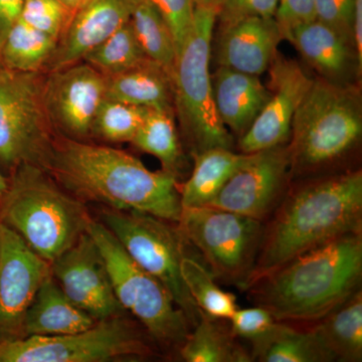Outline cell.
I'll use <instances>...</instances> for the list:
<instances>
[{
	"label": "cell",
	"instance_id": "obj_1",
	"mask_svg": "<svg viewBox=\"0 0 362 362\" xmlns=\"http://www.w3.org/2000/svg\"><path fill=\"white\" fill-rule=\"evenodd\" d=\"M44 169L81 202L141 211L170 223L180 220L177 178L150 170L124 150L58 135Z\"/></svg>",
	"mask_w": 362,
	"mask_h": 362
},
{
	"label": "cell",
	"instance_id": "obj_2",
	"mask_svg": "<svg viewBox=\"0 0 362 362\" xmlns=\"http://www.w3.org/2000/svg\"><path fill=\"white\" fill-rule=\"evenodd\" d=\"M264 226L246 289L303 252L362 233V173L351 170L305 182L284 194Z\"/></svg>",
	"mask_w": 362,
	"mask_h": 362
},
{
	"label": "cell",
	"instance_id": "obj_3",
	"mask_svg": "<svg viewBox=\"0 0 362 362\" xmlns=\"http://www.w3.org/2000/svg\"><path fill=\"white\" fill-rule=\"evenodd\" d=\"M362 233L295 257L247 288L279 322L313 324L361 290Z\"/></svg>",
	"mask_w": 362,
	"mask_h": 362
},
{
	"label": "cell",
	"instance_id": "obj_4",
	"mask_svg": "<svg viewBox=\"0 0 362 362\" xmlns=\"http://www.w3.org/2000/svg\"><path fill=\"white\" fill-rule=\"evenodd\" d=\"M7 180L0 199V223L49 264L89 230L93 221L84 202L69 194L45 169L23 164Z\"/></svg>",
	"mask_w": 362,
	"mask_h": 362
},
{
	"label": "cell",
	"instance_id": "obj_5",
	"mask_svg": "<svg viewBox=\"0 0 362 362\" xmlns=\"http://www.w3.org/2000/svg\"><path fill=\"white\" fill-rule=\"evenodd\" d=\"M362 134L358 92L346 84L319 77L293 118L290 177L312 173L341 158Z\"/></svg>",
	"mask_w": 362,
	"mask_h": 362
},
{
	"label": "cell",
	"instance_id": "obj_6",
	"mask_svg": "<svg viewBox=\"0 0 362 362\" xmlns=\"http://www.w3.org/2000/svg\"><path fill=\"white\" fill-rule=\"evenodd\" d=\"M216 20L218 11L195 7L194 25L173 68L175 113L192 156L216 147L233 149V136L216 111L209 71Z\"/></svg>",
	"mask_w": 362,
	"mask_h": 362
},
{
	"label": "cell",
	"instance_id": "obj_7",
	"mask_svg": "<svg viewBox=\"0 0 362 362\" xmlns=\"http://www.w3.org/2000/svg\"><path fill=\"white\" fill-rule=\"evenodd\" d=\"M88 230L103 256L124 310L139 320L154 341L180 349L192 326L165 286L138 265L103 223L92 221Z\"/></svg>",
	"mask_w": 362,
	"mask_h": 362
},
{
	"label": "cell",
	"instance_id": "obj_8",
	"mask_svg": "<svg viewBox=\"0 0 362 362\" xmlns=\"http://www.w3.org/2000/svg\"><path fill=\"white\" fill-rule=\"evenodd\" d=\"M44 71L0 69V170L23 164L44 169L58 133L45 103Z\"/></svg>",
	"mask_w": 362,
	"mask_h": 362
},
{
	"label": "cell",
	"instance_id": "obj_9",
	"mask_svg": "<svg viewBox=\"0 0 362 362\" xmlns=\"http://www.w3.org/2000/svg\"><path fill=\"white\" fill-rule=\"evenodd\" d=\"M177 228L216 280L246 289L256 265L263 221L214 206L182 209Z\"/></svg>",
	"mask_w": 362,
	"mask_h": 362
},
{
	"label": "cell",
	"instance_id": "obj_10",
	"mask_svg": "<svg viewBox=\"0 0 362 362\" xmlns=\"http://www.w3.org/2000/svg\"><path fill=\"white\" fill-rule=\"evenodd\" d=\"M102 223L131 258L165 286L194 327L202 311L192 301L181 276L187 240L178 228H173L170 221L136 211L108 209L102 214Z\"/></svg>",
	"mask_w": 362,
	"mask_h": 362
},
{
	"label": "cell",
	"instance_id": "obj_11",
	"mask_svg": "<svg viewBox=\"0 0 362 362\" xmlns=\"http://www.w3.org/2000/svg\"><path fill=\"white\" fill-rule=\"evenodd\" d=\"M153 354L141 331L121 315L73 334L0 341V362H103Z\"/></svg>",
	"mask_w": 362,
	"mask_h": 362
},
{
	"label": "cell",
	"instance_id": "obj_12",
	"mask_svg": "<svg viewBox=\"0 0 362 362\" xmlns=\"http://www.w3.org/2000/svg\"><path fill=\"white\" fill-rule=\"evenodd\" d=\"M51 264L0 223V341L23 338V321Z\"/></svg>",
	"mask_w": 362,
	"mask_h": 362
},
{
	"label": "cell",
	"instance_id": "obj_13",
	"mask_svg": "<svg viewBox=\"0 0 362 362\" xmlns=\"http://www.w3.org/2000/svg\"><path fill=\"white\" fill-rule=\"evenodd\" d=\"M290 178L288 145L249 154L209 206L265 221L284 197Z\"/></svg>",
	"mask_w": 362,
	"mask_h": 362
},
{
	"label": "cell",
	"instance_id": "obj_14",
	"mask_svg": "<svg viewBox=\"0 0 362 362\" xmlns=\"http://www.w3.org/2000/svg\"><path fill=\"white\" fill-rule=\"evenodd\" d=\"M106 84V77L83 61L47 74L45 108L58 135L82 141L90 138Z\"/></svg>",
	"mask_w": 362,
	"mask_h": 362
},
{
	"label": "cell",
	"instance_id": "obj_15",
	"mask_svg": "<svg viewBox=\"0 0 362 362\" xmlns=\"http://www.w3.org/2000/svg\"><path fill=\"white\" fill-rule=\"evenodd\" d=\"M52 275L76 306L100 321L124 310L108 269L89 230L51 263Z\"/></svg>",
	"mask_w": 362,
	"mask_h": 362
},
{
	"label": "cell",
	"instance_id": "obj_16",
	"mask_svg": "<svg viewBox=\"0 0 362 362\" xmlns=\"http://www.w3.org/2000/svg\"><path fill=\"white\" fill-rule=\"evenodd\" d=\"M268 70L270 96L251 127L239 138L240 153L286 144L291 134L293 118L314 80L297 62L278 54Z\"/></svg>",
	"mask_w": 362,
	"mask_h": 362
},
{
	"label": "cell",
	"instance_id": "obj_17",
	"mask_svg": "<svg viewBox=\"0 0 362 362\" xmlns=\"http://www.w3.org/2000/svg\"><path fill=\"white\" fill-rule=\"evenodd\" d=\"M138 2L139 0H89L74 14L44 73L62 70L82 61L87 52L130 21Z\"/></svg>",
	"mask_w": 362,
	"mask_h": 362
},
{
	"label": "cell",
	"instance_id": "obj_18",
	"mask_svg": "<svg viewBox=\"0 0 362 362\" xmlns=\"http://www.w3.org/2000/svg\"><path fill=\"white\" fill-rule=\"evenodd\" d=\"M282 40L275 18L251 16L221 23L216 59L223 68L259 76L270 68Z\"/></svg>",
	"mask_w": 362,
	"mask_h": 362
},
{
	"label": "cell",
	"instance_id": "obj_19",
	"mask_svg": "<svg viewBox=\"0 0 362 362\" xmlns=\"http://www.w3.org/2000/svg\"><path fill=\"white\" fill-rule=\"evenodd\" d=\"M211 83L214 104L221 122L240 138L265 106L270 90L259 76L223 66L211 76Z\"/></svg>",
	"mask_w": 362,
	"mask_h": 362
},
{
	"label": "cell",
	"instance_id": "obj_20",
	"mask_svg": "<svg viewBox=\"0 0 362 362\" xmlns=\"http://www.w3.org/2000/svg\"><path fill=\"white\" fill-rule=\"evenodd\" d=\"M288 40L296 47L305 61L330 82L345 84L357 64L354 45L319 21L298 25Z\"/></svg>",
	"mask_w": 362,
	"mask_h": 362
},
{
	"label": "cell",
	"instance_id": "obj_21",
	"mask_svg": "<svg viewBox=\"0 0 362 362\" xmlns=\"http://www.w3.org/2000/svg\"><path fill=\"white\" fill-rule=\"evenodd\" d=\"M97 320L66 296L52 275L40 286L23 321V337L73 334L93 327Z\"/></svg>",
	"mask_w": 362,
	"mask_h": 362
},
{
	"label": "cell",
	"instance_id": "obj_22",
	"mask_svg": "<svg viewBox=\"0 0 362 362\" xmlns=\"http://www.w3.org/2000/svg\"><path fill=\"white\" fill-rule=\"evenodd\" d=\"M106 78L107 99L175 115L173 76L156 62L146 59L130 70Z\"/></svg>",
	"mask_w": 362,
	"mask_h": 362
},
{
	"label": "cell",
	"instance_id": "obj_23",
	"mask_svg": "<svg viewBox=\"0 0 362 362\" xmlns=\"http://www.w3.org/2000/svg\"><path fill=\"white\" fill-rule=\"evenodd\" d=\"M249 154L216 147L192 156L194 169L180 187L182 209L209 206L233 173L246 162Z\"/></svg>",
	"mask_w": 362,
	"mask_h": 362
},
{
	"label": "cell",
	"instance_id": "obj_24",
	"mask_svg": "<svg viewBox=\"0 0 362 362\" xmlns=\"http://www.w3.org/2000/svg\"><path fill=\"white\" fill-rule=\"evenodd\" d=\"M311 329L333 361H362V293L352 295Z\"/></svg>",
	"mask_w": 362,
	"mask_h": 362
},
{
	"label": "cell",
	"instance_id": "obj_25",
	"mask_svg": "<svg viewBox=\"0 0 362 362\" xmlns=\"http://www.w3.org/2000/svg\"><path fill=\"white\" fill-rule=\"evenodd\" d=\"M237 339L221 319L201 312L199 321L180 346V356L187 362L252 361L251 352Z\"/></svg>",
	"mask_w": 362,
	"mask_h": 362
},
{
	"label": "cell",
	"instance_id": "obj_26",
	"mask_svg": "<svg viewBox=\"0 0 362 362\" xmlns=\"http://www.w3.org/2000/svg\"><path fill=\"white\" fill-rule=\"evenodd\" d=\"M175 119V114L170 112L147 109L131 143L140 151L156 157L162 170L177 178L185 166V154Z\"/></svg>",
	"mask_w": 362,
	"mask_h": 362
},
{
	"label": "cell",
	"instance_id": "obj_27",
	"mask_svg": "<svg viewBox=\"0 0 362 362\" xmlns=\"http://www.w3.org/2000/svg\"><path fill=\"white\" fill-rule=\"evenodd\" d=\"M58 40L18 20L0 47L2 66L18 71H44Z\"/></svg>",
	"mask_w": 362,
	"mask_h": 362
},
{
	"label": "cell",
	"instance_id": "obj_28",
	"mask_svg": "<svg viewBox=\"0 0 362 362\" xmlns=\"http://www.w3.org/2000/svg\"><path fill=\"white\" fill-rule=\"evenodd\" d=\"M130 23L147 58L173 76L176 52L168 23L150 0H139L131 14Z\"/></svg>",
	"mask_w": 362,
	"mask_h": 362
},
{
	"label": "cell",
	"instance_id": "obj_29",
	"mask_svg": "<svg viewBox=\"0 0 362 362\" xmlns=\"http://www.w3.org/2000/svg\"><path fill=\"white\" fill-rule=\"evenodd\" d=\"M181 276L192 301L206 315L228 320L238 309L237 298L221 289L204 263L185 255L181 261Z\"/></svg>",
	"mask_w": 362,
	"mask_h": 362
},
{
	"label": "cell",
	"instance_id": "obj_30",
	"mask_svg": "<svg viewBox=\"0 0 362 362\" xmlns=\"http://www.w3.org/2000/svg\"><path fill=\"white\" fill-rule=\"evenodd\" d=\"M255 361L262 362H331L311 328L300 329L293 324L281 322Z\"/></svg>",
	"mask_w": 362,
	"mask_h": 362
},
{
	"label": "cell",
	"instance_id": "obj_31",
	"mask_svg": "<svg viewBox=\"0 0 362 362\" xmlns=\"http://www.w3.org/2000/svg\"><path fill=\"white\" fill-rule=\"evenodd\" d=\"M147 58L136 39L130 21L85 54L82 61L105 77H112L144 63Z\"/></svg>",
	"mask_w": 362,
	"mask_h": 362
},
{
	"label": "cell",
	"instance_id": "obj_32",
	"mask_svg": "<svg viewBox=\"0 0 362 362\" xmlns=\"http://www.w3.org/2000/svg\"><path fill=\"white\" fill-rule=\"evenodd\" d=\"M147 109L105 98L93 121L90 137L109 143L131 142Z\"/></svg>",
	"mask_w": 362,
	"mask_h": 362
},
{
	"label": "cell",
	"instance_id": "obj_33",
	"mask_svg": "<svg viewBox=\"0 0 362 362\" xmlns=\"http://www.w3.org/2000/svg\"><path fill=\"white\" fill-rule=\"evenodd\" d=\"M233 337L246 340L252 346V361L255 356L271 339L281 322L263 307L238 308L228 319Z\"/></svg>",
	"mask_w": 362,
	"mask_h": 362
},
{
	"label": "cell",
	"instance_id": "obj_34",
	"mask_svg": "<svg viewBox=\"0 0 362 362\" xmlns=\"http://www.w3.org/2000/svg\"><path fill=\"white\" fill-rule=\"evenodd\" d=\"M74 14L61 0H25L20 20L59 42Z\"/></svg>",
	"mask_w": 362,
	"mask_h": 362
},
{
	"label": "cell",
	"instance_id": "obj_35",
	"mask_svg": "<svg viewBox=\"0 0 362 362\" xmlns=\"http://www.w3.org/2000/svg\"><path fill=\"white\" fill-rule=\"evenodd\" d=\"M168 23L173 40L175 52L185 45L194 20V0H150Z\"/></svg>",
	"mask_w": 362,
	"mask_h": 362
},
{
	"label": "cell",
	"instance_id": "obj_36",
	"mask_svg": "<svg viewBox=\"0 0 362 362\" xmlns=\"http://www.w3.org/2000/svg\"><path fill=\"white\" fill-rule=\"evenodd\" d=\"M354 1L356 0H315L316 20L329 26L352 45Z\"/></svg>",
	"mask_w": 362,
	"mask_h": 362
},
{
	"label": "cell",
	"instance_id": "obj_37",
	"mask_svg": "<svg viewBox=\"0 0 362 362\" xmlns=\"http://www.w3.org/2000/svg\"><path fill=\"white\" fill-rule=\"evenodd\" d=\"M315 20V0H278L275 21L283 39L288 40L298 25Z\"/></svg>",
	"mask_w": 362,
	"mask_h": 362
},
{
	"label": "cell",
	"instance_id": "obj_38",
	"mask_svg": "<svg viewBox=\"0 0 362 362\" xmlns=\"http://www.w3.org/2000/svg\"><path fill=\"white\" fill-rule=\"evenodd\" d=\"M278 0H223L218 18L221 23L259 16L275 18Z\"/></svg>",
	"mask_w": 362,
	"mask_h": 362
},
{
	"label": "cell",
	"instance_id": "obj_39",
	"mask_svg": "<svg viewBox=\"0 0 362 362\" xmlns=\"http://www.w3.org/2000/svg\"><path fill=\"white\" fill-rule=\"evenodd\" d=\"M25 0H0V47L14 23L20 20Z\"/></svg>",
	"mask_w": 362,
	"mask_h": 362
},
{
	"label": "cell",
	"instance_id": "obj_40",
	"mask_svg": "<svg viewBox=\"0 0 362 362\" xmlns=\"http://www.w3.org/2000/svg\"><path fill=\"white\" fill-rule=\"evenodd\" d=\"M354 45L358 65L362 66V0L354 1Z\"/></svg>",
	"mask_w": 362,
	"mask_h": 362
},
{
	"label": "cell",
	"instance_id": "obj_41",
	"mask_svg": "<svg viewBox=\"0 0 362 362\" xmlns=\"http://www.w3.org/2000/svg\"><path fill=\"white\" fill-rule=\"evenodd\" d=\"M223 0H194L195 7H202V8H211L214 11H220L223 6Z\"/></svg>",
	"mask_w": 362,
	"mask_h": 362
},
{
	"label": "cell",
	"instance_id": "obj_42",
	"mask_svg": "<svg viewBox=\"0 0 362 362\" xmlns=\"http://www.w3.org/2000/svg\"><path fill=\"white\" fill-rule=\"evenodd\" d=\"M61 1L64 2L75 13L78 8H81L85 4H87L89 0H61Z\"/></svg>",
	"mask_w": 362,
	"mask_h": 362
},
{
	"label": "cell",
	"instance_id": "obj_43",
	"mask_svg": "<svg viewBox=\"0 0 362 362\" xmlns=\"http://www.w3.org/2000/svg\"><path fill=\"white\" fill-rule=\"evenodd\" d=\"M7 182H8V180H7V176L4 175L1 170H0V199H1L2 195H4V192H6L7 187Z\"/></svg>",
	"mask_w": 362,
	"mask_h": 362
},
{
	"label": "cell",
	"instance_id": "obj_44",
	"mask_svg": "<svg viewBox=\"0 0 362 362\" xmlns=\"http://www.w3.org/2000/svg\"><path fill=\"white\" fill-rule=\"evenodd\" d=\"M1 68H4V66H2L1 59H0V69H1Z\"/></svg>",
	"mask_w": 362,
	"mask_h": 362
}]
</instances>
